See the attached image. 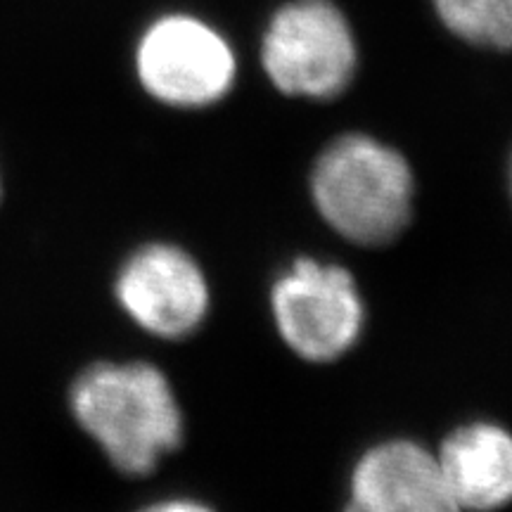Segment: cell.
I'll list each match as a JSON object with an SVG mask.
<instances>
[{
	"label": "cell",
	"mask_w": 512,
	"mask_h": 512,
	"mask_svg": "<svg viewBox=\"0 0 512 512\" xmlns=\"http://www.w3.org/2000/svg\"><path fill=\"white\" fill-rule=\"evenodd\" d=\"M114 292L133 323L164 339L188 337L209 311V283L200 264L181 247L162 242L128 256Z\"/></svg>",
	"instance_id": "8992f818"
},
{
	"label": "cell",
	"mask_w": 512,
	"mask_h": 512,
	"mask_svg": "<svg viewBox=\"0 0 512 512\" xmlns=\"http://www.w3.org/2000/svg\"><path fill=\"white\" fill-rule=\"evenodd\" d=\"M415 181L406 157L366 133L339 136L311 171V197L332 230L356 245L396 240L413 214Z\"/></svg>",
	"instance_id": "7a4b0ae2"
},
{
	"label": "cell",
	"mask_w": 512,
	"mask_h": 512,
	"mask_svg": "<svg viewBox=\"0 0 512 512\" xmlns=\"http://www.w3.org/2000/svg\"><path fill=\"white\" fill-rule=\"evenodd\" d=\"M72 411L110 463L128 477L152 472L183 441V413L150 363H95L76 377Z\"/></svg>",
	"instance_id": "6da1fadb"
},
{
	"label": "cell",
	"mask_w": 512,
	"mask_h": 512,
	"mask_svg": "<svg viewBox=\"0 0 512 512\" xmlns=\"http://www.w3.org/2000/svg\"><path fill=\"white\" fill-rule=\"evenodd\" d=\"M136 72L152 98L171 107H207L226 98L238 74L230 43L190 15H166L140 36Z\"/></svg>",
	"instance_id": "5b68a950"
},
{
	"label": "cell",
	"mask_w": 512,
	"mask_h": 512,
	"mask_svg": "<svg viewBox=\"0 0 512 512\" xmlns=\"http://www.w3.org/2000/svg\"><path fill=\"white\" fill-rule=\"evenodd\" d=\"M439 470L463 512H494L512 496V439L494 422H470L444 439Z\"/></svg>",
	"instance_id": "ba28073f"
},
{
	"label": "cell",
	"mask_w": 512,
	"mask_h": 512,
	"mask_svg": "<svg viewBox=\"0 0 512 512\" xmlns=\"http://www.w3.org/2000/svg\"><path fill=\"white\" fill-rule=\"evenodd\" d=\"M434 10L444 27L470 46L510 48L512 0H434Z\"/></svg>",
	"instance_id": "9c48e42d"
},
{
	"label": "cell",
	"mask_w": 512,
	"mask_h": 512,
	"mask_svg": "<svg viewBox=\"0 0 512 512\" xmlns=\"http://www.w3.org/2000/svg\"><path fill=\"white\" fill-rule=\"evenodd\" d=\"M275 328L304 361L330 363L361 337L366 306L347 268L302 256L271 290Z\"/></svg>",
	"instance_id": "277c9868"
},
{
	"label": "cell",
	"mask_w": 512,
	"mask_h": 512,
	"mask_svg": "<svg viewBox=\"0 0 512 512\" xmlns=\"http://www.w3.org/2000/svg\"><path fill=\"white\" fill-rule=\"evenodd\" d=\"M140 512H214V510H209L207 505H202L197 501H188V498H174V501H162L155 505H147V508Z\"/></svg>",
	"instance_id": "30bf717a"
},
{
	"label": "cell",
	"mask_w": 512,
	"mask_h": 512,
	"mask_svg": "<svg viewBox=\"0 0 512 512\" xmlns=\"http://www.w3.org/2000/svg\"><path fill=\"white\" fill-rule=\"evenodd\" d=\"M344 512H463L437 456L408 439L382 441L358 458Z\"/></svg>",
	"instance_id": "52a82bcc"
},
{
	"label": "cell",
	"mask_w": 512,
	"mask_h": 512,
	"mask_svg": "<svg viewBox=\"0 0 512 512\" xmlns=\"http://www.w3.org/2000/svg\"><path fill=\"white\" fill-rule=\"evenodd\" d=\"M261 64L280 93L337 98L356 76L354 31L330 0H292L268 22Z\"/></svg>",
	"instance_id": "3957f363"
}]
</instances>
